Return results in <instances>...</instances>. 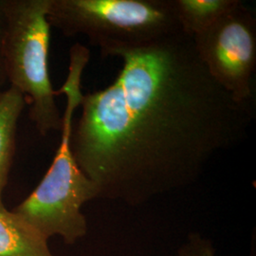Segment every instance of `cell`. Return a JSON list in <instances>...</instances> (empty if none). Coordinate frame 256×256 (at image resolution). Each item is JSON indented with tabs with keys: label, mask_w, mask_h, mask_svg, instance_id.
I'll list each match as a JSON object with an SVG mask.
<instances>
[{
	"label": "cell",
	"mask_w": 256,
	"mask_h": 256,
	"mask_svg": "<svg viewBox=\"0 0 256 256\" xmlns=\"http://www.w3.org/2000/svg\"><path fill=\"white\" fill-rule=\"evenodd\" d=\"M108 86L82 95L70 144L98 198L140 204L194 182L245 137L252 104L216 82L182 32L113 55Z\"/></svg>",
	"instance_id": "6da1fadb"
},
{
	"label": "cell",
	"mask_w": 256,
	"mask_h": 256,
	"mask_svg": "<svg viewBox=\"0 0 256 256\" xmlns=\"http://www.w3.org/2000/svg\"><path fill=\"white\" fill-rule=\"evenodd\" d=\"M84 68L86 64L80 60L70 62L64 84L55 90L56 96L64 94L66 98L60 144L36 190L12 210L44 239L60 236L68 244L86 234L82 205L98 198L96 186L76 164L70 144L74 112L84 95L81 82Z\"/></svg>",
	"instance_id": "7a4b0ae2"
},
{
	"label": "cell",
	"mask_w": 256,
	"mask_h": 256,
	"mask_svg": "<svg viewBox=\"0 0 256 256\" xmlns=\"http://www.w3.org/2000/svg\"><path fill=\"white\" fill-rule=\"evenodd\" d=\"M48 20L66 36L88 37L104 56L182 32L174 0H50Z\"/></svg>",
	"instance_id": "3957f363"
},
{
	"label": "cell",
	"mask_w": 256,
	"mask_h": 256,
	"mask_svg": "<svg viewBox=\"0 0 256 256\" xmlns=\"http://www.w3.org/2000/svg\"><path fill=\"white\" fill-rule=\"evenodd\" d=\"M50 0H3L4 66L10 86L30 104V119L38 133L60 131L62 116L50 77Z\"/></svg>",
	"instance_id": "277c9868"
},
{
	"label": "cell",
	"mask_w": 256,
	"mask_h": 256,
	"mask_svg": "<svg viewBox=\"0 0 256 256\" xmlns=\"http://www.w3.org/2000/svg\"><path fill=\"white\" fill-rule=\"evenodd\" d=\"M212 78L236 101L252 104L256 68V19L242 1L208 30L192 38Z\"/></svg>",
	"instance_id": "5b68a950"
},
{
	"label": "cell",
	"mask_w": 256,
	"mask_h": 256,
	"mask_svg": "<svg viewBox=\"0 0 256 256\" xmlns=\"http://www.w3.org/2000/svg\"><path fill=\"white\" fill-rule=\"evenodd\" d=\"M26 104L25 96L14 86L7 88L0 95V210H6L3 192L16 152L19 118Z\"/></svg>",
	"instance_id": "8992f818"
},
{
	"label": "cell",
	"mask_w": 256,
	"mask_h": 256,
	"mask_svg": "<svg viewBox=\"0 0 256 256\" xmlns=\"http://www.w3.org/2000/svg\"><path fill=\"white\" fill-rule=\"evenodd\" d=\"M0 256H54L48 240L12 210H0Z\"/></svg>",
	"instance_id": "52a82bcc"
},
{
	"label": "cell",
	"mask_w": 256,
	"mask_h": 256,
	"mask_svg": "<svg viewBox=\"0 0 256 256\" xmlns=\"http://www.w3.org/2000/svg\"><path fill=\"white\" fill-rule=\"evenodd\" d=\"M240 0H174L176 18L184 34L194 37L236 9Z\"/></svg>",
	"instance_id": "ba28073f"
},
{
	"label": "cell",
	"mask_w": 256,
	"mask_h": 256,
	"mask_svg": "<svg viewBox=\"0 0 256 256\" xmlns=\"http://www.w3.org/2000/svg\"><path fill=\"white\" fill-rule=\"evenodd\" d=\"M176 256H214V248L210 242L200 238L192 236L188 242L180 248Z\"/></svg>",
	"instance_id": "9c48e42d"
},
{
	"label": "cell",
	"mask_w": 256,
	"mask_h": 256,
	"mask_svg": "<svg viewBox=\"0 0 256 256\" xmlns=\"http://www.w3.org/2000/svg\"><path fill=\"white\" fill-rule=\"evenodd\" d=\"M3 36H4V14H3V0H0V95L6 90L7 76L4 66L3 57Z\"/></svg>",
	"instance_id": "30bf717a"
}]
</instances>
